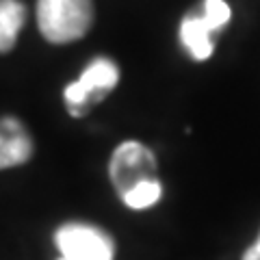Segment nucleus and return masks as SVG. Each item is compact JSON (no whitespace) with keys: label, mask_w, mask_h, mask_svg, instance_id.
<instances>
[{"label":"nucleus","mask_w":260,"mask_h":260,"mask_svg":"<svg viewBox=\"0 0 260 260\" xmlns=\"http://www.w3.org/2000/svg\"><path fill=\"white\" fill-rule=\"evenodd\" d=\"M109 178L119 200L133 210L152 208L162 198L156 156L148 145L137 139L121 141L113 150Z\"/></svg>","instance_id":"obj_1"},{"label":"nucleus","mask_w":260,"mask_h":260,"mask_svg":"<svg viewBox=\"0 0 260 260\" xmlns=\"http://www.w3.org/2000/svg\"><path fill=\"white\" fill-rule=\"evenodd\" d=\"M91 0H37V26L50 44L83 39L93 26Z\"/></svg>","instance_id":"obj_2"},{"label":"nucleus","mask_w":260,"mask_h":260,"mask_svg":"<svg viewBox=\"0 0 260 260\" xmlns=\"http://www.w3.org/2000/svg\"><path fill=\"white\" fill-rule=\"evenodd\" d=\"M232 20V9L225 0H204L202 7L186 13L178 39L193 61H206L215 50V32H221Z\"/></svg>","instance_id":"obj_3"},{"label":"nucleus","mask_w":260,"mask_h":260,"mask_svg":"<svg viewBox=\"0 0 260 260\" xmlns=\"http://www.w3.org/2000/svg\"><path fill=\"white\" fill-rule=\"evenodd\" d=\"M119 68L109 56H95L83 70L80 78L72 80L63 91L65 107L74 117H83L89 109L104 100L117 87Z\"/></svg>","instance_id":"obj_4"},{"label":"nucleus","mask_w":260,"mask_h":260,"mask_svg":"<svg viewBox=\"0 0 260 260\" xmlns=\"http://www.w3.org/2000/svg\"><path fill=\"white\" fill-rule=\"evenodd\" d=\"M54 243L65 260H113L115 241L102 228L83 221H70L56 228Z\"/></svg>","instance_id":"obj_5"},{"label":"nucleus","mask_w":260,"mask_h":260,"mask_svg":"<svg viewBox=\"0 0 260 260\" xmlns=\"http://www.w3.org/2000/svg\"><path fill=\"white\" fill-rule=\"evenodd\" d=\"M32 141L18 117H0V169H11L28 162Z\"/></svg>","instance_id":"obj_6"},{"label":"nucleus","mask_w":260,"mask_h":260,"mask_svg":"<svg viewBox=\"0 0 260 260\" xmlns=\"http://www.w3.org/2000/svg\"><path fill=\"white\" fill-rule=\"evenodd\" d=\"M26 22V7L22 0H0V54L9 52Z\"/></svg>","instance_id":"obj_7"},{"label":"nucleus","mask_w":260,"mask_h":260,"mask_svg":"<svg viewBox=\"0 0 260 260\" xmlns=\"http://www.w3.org/2000/svg\"><path fill=\"white\" fill-rule=\"evenodd\" d=\"M241 260H260V232H258L256 241L245 249V254H243Z\"/></svg>","instance_id":"obj_8"},{"label":"nucleus","mask_w":260,"mask_h":260,"mask_svg":"<svg viewBox=\"0 0 260 260\" xmlns=\"http://www.w3.org/2000/svg\"><path fill=\"white\" fill-rule=\"evenodd\" d=\"M61 260H65V258H61Z\"/></svg>","instance_id":"obj_9"}]
</instances>
